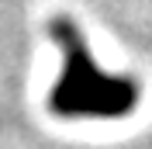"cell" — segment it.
Returning <instances> with one entry per match:
<instances>
[{
    "label": "cell",
    "mask_w": 152,
    "mask_h": 149,
    "mask_svg": "<svg viewBox=\"0 0 152 149\" xmlns=\"http://www.w3.org/2000/svg\"><path fill=\"white\" fill-rule=\"evenodd\" d=\"M62 52V69L48 94V108L59 118H124L138 104V87L128 76H111L97 66L90 45L69 18H56L48 24Z\"/></svg>",
    "instance_id": "1"
}]
</instances>
